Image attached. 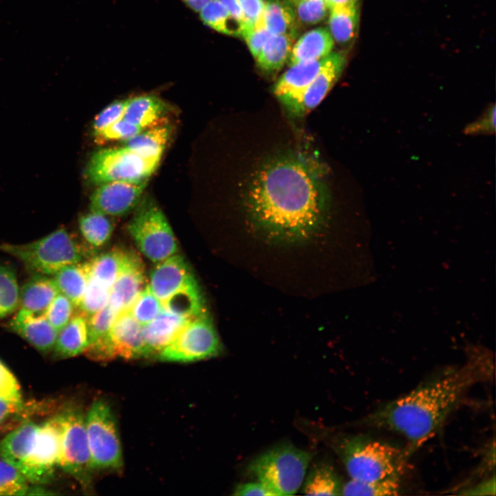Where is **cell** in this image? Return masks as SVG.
Masks as SVG:
<instances>
[{
    "mask_svg": "<svg viewBox=\"0 0 496 496\" xmlns=\"http://www.w3.org/2000/svg\"><path fill=\"white\" fill-rule=\"evenodd\" d=\"M0 393L21 394L20 386L17 379L1 360Z\"/></svg>",
    "mask_w": 496,
    "mask_h": 496,
    "instance_id": "48",
    "label": "cell"
},
{
    "mask_svg": "<svg viewBox=\"0 0 496 496\" xmlns=\"http://www.w3.org/2000/svg\"><path fill=\"white\" fill-rule=\"evenodd\" d=\"M271 35L264 25L262 15L256 22L242 25L241 36L255 59Z\"/></svg>",
    "mask_w": 496,
    "mask_h": 496,
    "instance_id": "43",
    "label": "cell"
},
{
    "mask_svg": "<svg viewBox=\"0 0 496 496\" xmlns=\"http://www.w3.org/2000/svg\"><path fill=\"white\" fill-rule=\"evenodd\" d=\"M75 309L76 307L72 301L59 292L43 314L50 324L59 332L70 320L76 312Z\"/></svg>",
    "mask_w": 496,
    "mask_h": 496,
    "instance_id": "41",
    "label": "cell"
},
{
    "mask_svg": "<svg viewBox=\"0 0 496 496\" xmlns=\"http://www.w3.org/2000/svg\"><path fill=\"white\" fill-rule=\"evenodd\" d=\"M162 305L165 310L189 318L204 312L203 302L196 282L172 295Z\"/></svg>",
    "mask_w": 496,
    "mask_h": 496,
    "instance_id": "33",
    "label": "cell"
},
{
    "mask_svg": "<svg viewBox=\"0 0 496 496\" xmlns=\"http://www.w3.org/2000/svg\"><path fill=\"white\" fill-rule=\"evenodd\" d=\"M302 493L307 495H341L343 484L328 463L313 466L304 479Z\"/></svg>",
    "mask_w": 496,
    "mask_h": 496,
    "instance_id": "28",
    "label": "cell"
},
{
    "mask_svg": "<svg viewBox=\"0 0 496 496\" xmlns=\"http://www.w3.org/2000/svg\"><path fill=\"white\" fill-rule=\"evenodd\" d=\"M192 319L173 313L163 308L155 319L143 326L146 358L158 355Z\"/></svg>",
    "mask_w": 496,
    "mask_h": 496,
    "instance_id": "19",
    "label": "cell"
},
{
    "mask_svg": "<svg viewBox=\"0 0 496 496\" xmlns=\"http://www.w3.org/2000/svg\"><path fill=\"white\" fill-rule=\"evenodd\" d=\"M127 225L140 251L154 262H160L178 250L172 229L163 211L153 201L141 200Z\"/></svg>",
    "mask_w": 496,
    "mask_h": 496,
    "instance_id": "7",
    "label": "cell"
},
{
    "mask_svg": "<svg viewBox=\"0 0 496 496\" xmlns=\"http://www.w3.org/2000/svg\"><path fill=\"white\" fill-rule=\"evenodd\" d=\"M29 484L15 468L0 459V495H32Z\"/></svg>",
    "mask_w": 496,
    "mask_h": 496,
    "instance_id": "38",
    "label": "cell"
},
{
    "mask_svg": "<svg viewBox=\"0 0 496 496\" xmlns=\"http://www.w3.org/2000/svg\"><path fill=\"white\" fill-rule=\"evenodd\" d=\"M296 37L271 34L256 58L259 68L268 73L279 70L289 60Z\"/></svg>",
    "mask_w": 496,
    "mask_h": 496,
    "instance_id": "29",
    "label": "cell"
},
{
    "mask_svg": "<svg viewBox=\"0 0 496 496\" xmlns=\"http://www.w3.org/2000/svg\"><path fill=\"white\" fill-rule=\"evenodd\" d=\"M91 467L96 471H120L123 454L114 415L107 402L94 401L85 415Z\"/></svg>",
    "mask_w": 496,
    "mask_h": 496,
    "instance_id": "8",
    "label": "cell"
},
{
    "mask_svg": "<svg viewBox=\"0 0 496 496\" xmlns=\"http://www.w3.org/2000/svg\"><path fill=\"white\" fill-rule=\"evenodd\" d=\"M8 327L39 351L46 353L52 351L58 332L44 314L19 309Z\"/></svg>",
    "mask_w": 496,
    "mask_h": 496,
    "instance_id": "18",
    "label": "cell"
},
{
    "mask_svg": "<svg viewBox=\"0 0 496 496\" xmlns=\"http://www.w3.org/2000/svg\"><path fill=\"white\" fill-rule=\"evenodd\" d=\"M345 64L346 57L342 52H331L327 56L319 72L288 113L292 116L301 117L316 108L337 82Z\"/></svg>",
    "mask_w": 496,
    "mask_h": 496,
    "instance_id": "13",
    "label": "cell"
},
{
    "mask_svg": "<svg viewBox=\"0 0 496 496\" xmlns=\"http://www.w3.org/2000/svg\"><path fill=\"white\" fill-rule=\"evenodd\" d=\"M79 225L85 240L94 247L104 245L113 232V225L108 216L99 211H91L81 216Z\"/></svg>",
    "mask_w": 496,
    "mask_h": 496,
    "instance_id": "34",
    "label": "cell"
},
{
    "mask_svg": "<svg viewBox=\"0 0 496 496\" xmlns=\"http://www.w3.org/2000/svg\"><path fill=\"white\" fill-rule=\"evenodd\" d=\"M59 292L52 276L32 274L19 289V309L43 314Z\"/></svg>",
    "mask_w": 496,
    "mask_h": 496,
    "instance_id": "21",
    "label": "cell"
},
{
    "mask_svg": "<svg viewBox=\"0 0 496 496\" xmlns=\"http://www.w3.org/2000/svg\"><path fill=\"white\" fill-rule=\"evenodd\" d=\"M143 130L142 128L121 118L110 125L95 136L99 143L122 141L131 138Z\"/></svg>",
    "mask_w": 496,
    "mask_h": 496,
    "instance_id": "45",
    "label": "cell"
},
{
    "mask_svg": "<svg viewBox=\"0 0 496 496\" xmlns=\"http://www.w3.org/2000/svg\"><path fill=\"white\" fill-rule=\"evenodd\" d=\"M192 10L199 12L200 10L211 0H181Z\"/></svg>",
    "mask_w": 496,
    "mask_h": 496,
    "instance_id": "53",
    "label": "cell"
},
{
    "mask_svg": "<svg viewBox=\"0 0 496 496\" xmlns=\"http://www.w3.org/2000/svg\"><path fill=\"white\" fill-rule=\"evenodd\" d=\"M323 1H324V3L327 4V7H328L329 0H323Z\"/></svg>",
    "mask_w": 496,
    "mask_h": 496,
    "instance_id": "56",
    "label": "cell"
},
{
    "mask_svg": "<svg viewBox=\"0 0 496 496\" xmlns=\"http://www.w3.org/2000/svg\"><path fill=\"white\" fill-rule=\"evenodd\" d=\"M324 172L302 154L277 157L251 180L246 208L254 225L266 236L293 242L308 238L323 225L328 209Z\"/></svg>",
    "mask_w": 496,
    "mask_h": 496,
    "instance_id": "1",
    "label": "cell"
},
{
    "mask_svg": "<svg viewBox=\"0 0 496 496\" xmlns=\"http://www.w3.org/2000/svg\"><path fill=\"white\" fill-rule=\"evenodd\" d=\"M88 345L87 317L78 311L58 332L52 351L56 358H69L84 353Z\"/></svg>",
    "mask_w": 496,
    "mask_h": 496,
    "instance_id": "20",
    "label": "cell"
},
{
    "mask_svg": "<svg viewBox=\"0 0 496 496\" xmlns=\"http://www.w3.org/2000/svg\"><path fill=\"white\" fill-rule=\"evenodd\" d=\"M329 19V32L333 40L340 45L353 41L359 20L358 3L331 8Z\"/></svg>",
    "mask_w": 496,
    "mask_h": 496,
    "instance_id": "30",
    "label": "cell"
},
{
    "mask_svg": "<svg viewBox=\"0 0 496 496\" xmlns=\"http://www.w3.org/2000/svg\"><path fill=\"white\" fill-rule=\"evenodd\" d=\"M220 349L213 323L203 312L189 320L157 357L165 362H191L216 356Z\"/></svg>",
    "mask_w": 496,
    "mask_h": 496,
    "instance_id": "10",
    "label": "cell"
},
{
    "mask_svg": "<svg viewBox=\"0 0 496 496\" xmlns=\"http://www.w3.org/2000/svg\"><path fill=\"white\" fill-rule=\"evenodd\" d=\"M459 494L464 495H495V477L493 475L489 479L481 482L474 486L462 490Z\"/></svg>",
    "mask_w": 496,
    "mask_h": 496,
    "instance_id": "51",
    "label": "cell"
},
{
    "mask_svg": "<svg viewBox=\"0 0 496 496\" xmlns=\"http://www.w3.org/2000/svg\"><path fill=\"white\" fill-rule=\"evenodd\" d=\"M326 58L292 65L278 80L273 92L287 112L319 72Z\"/></svg>",
    "mask_w": 496,
    "mask_h": 496,
    "instance_id": "17",
    "label": "cell"
},
{
    "mask_svg": "<svg viewBox=\"0 0 496 496\" xmlns=\"http://www.w3.org/2000/svg\"><path fill=\"white\" fill-rule=\"evenodd\" d=\"M228 10V11L237 19L242 25L245 22V17L242 10L237 0H218Z\"/></svg>",
    "mask_w": 496,
    "mask_h": 496,
    "instance_id": "52",
    "label": "cell"
},
{
    "mask_svg": "<svg viewBox=\"0 0 496 496\" xmlns=\"http://www.w3.org/2000/svg\"><path fill=\"white\" fill-rule=\"evenodd\" d=\"M291 5H294L302 0H287Z\"/></svg>",
    "mask_w": 496,
    "mask_h": 496,
    "instance_id": "55",
    "label": "cell"
},
{
    "mask_svg": "<svg viewBox=\"0 0 496 496\" xmlns=\"http://www.w3.org/2000/svg\"><path fill=\"white\" fill-rule=\"evenodd\" d=\"M61 424L59 415L39 424L28 457L19 472L30 484L50 483L59 467Z\"/></svg>",
    "mask_w": 496,
    "mask_h": 496,
    "instance_id": "11",
    "label": "cell"
},
{
    "mask_svg": "<svg viewBox=\"0 0 496 496\" xmlns=\"http://www.w3.org/2000/svg\"><path fill=\"white\" fill-rule=\"evenodd\" d=\"M120 313L107 304L87 318L89 344L107 336Z\"/></svg>",
    "mask_w": 496,
    "mask_h": 496,
    "instance_id": "40",
    "label": "cell"
},
{
    "mask_svg": "<svg viewBox=\"0 0 496 496\" xmlns=\"http://www.w3.org/2000/svg\"><path fill=\"white\" fill-rule=\"evenodd\" d=\"M92 269L91 259L68 265L52 278L60 293L79 307L83 299Z\"/></svg>",
    "mask_w": 496,
    "mask_h": 496,
    "instance_id": "24",
    "label": "cell"
},
{
    "mask_svg": "<svg viewBox=\"0 0 496 496\" xmlns=\"http://www.w3.org/2000/svg\"><path fill=\"white\" fill-rule=\"evenodd\" d=\"M171 134L170 125L158 123L123 142L124 146L146 158L161 160Z\"/></svg>",
    "mask_w": 496,
    "mask_h": 496,
    "instance_id": "25",
    "label": "cell"
},
{
    "mask_svg": "<svg viewBox=\"0 0 496 496\" xmlns=\"http://www.w3.org/2000/svg\"><path fill=\"white\" fill-rule=\"evenodd\" d=\"M332 447L351 478L364 482L400 477L412 453L364 434H339Z\"/></svg>",
    "mask_w": 496,
    "mask_h": 496,
    "instance_id": "3",
    "label": "cell"
},
{
    "mask_svg": "<svg viewBox=\"0 0 496 496\" xmlns=\"http://www.w3.org/2000/svg\"><path fill=\"white\" fill-rule=\"evenodd\" d=\"M196 282L185 260L174 254L154 267L148 286L163 304L172 295Z\"/></svg>",
    "mask_w": 496,
    "mask_h": 496,
    "instance_id": "14",
    "label": "cell"
},
{
    "mask_svg": "<svg viewBox=\"0 0 496 496\" xmlns=\"http://www.w3.org/2000/svg\"><path fill=\"white\" fill-rule=\"evenodd\" d=\"M233 495L238 496H273V494L258 481L243 483L236 486Z\"/></svg>",
    "mask_w": 496,
    "mask_h": 496,
    "instance_id": "50",
    "label": "cell"
},
{
    "mask_svg": "<svg viewBox=\"0 0 496 496\" xmlns=\"http://www.w3.org/2000/svg\"><path fill=\"white\" fill-rule=\"evenodd\" d=\"M61 424L59 468L72 477L84 490L92 486L90 455L85 415L76 406H68L58 413Z\"/></svg>",
    "mask_w": 496,
    "mask_h": 496,
    "instance_id": "6",
    "label": "cell"
},
{
    "mask_svg": "<svg viewBox=\"0 0 496 496\" xmlns=\"http://www.w3.org/2000/svg\"><path fill=\"white\" fill-rule=\"evenodd\" d=\"M129 99L112 102L102 110L94 118L92 131L96 136L104 129L123 118Z\"/></svg>",
    "mask_w": 496,
    "mask_h": 496,
    "instance_id": "44",
    "label": "cell"
},
{
    "mask_svg": "<svg viewBox=\"0 0 496 496\" xmlns=\"http://www.w3.org/2000/svg\"><path fill=\"white\" fill-rule=\"evenodd\" d=\"M400 477H389L369 482L351 479L342 485V495H397L400 493Z\"/></svg>",
    "mask_w": 496,
    "mask_h": 496,
    "instance_id": "35",
    "label": "cell"
},
{
    "mask_svg": "<svg viewBox=\"0 0 496 496\" xmlns=\"http://www.w3.org/2000/svg\"><path fill=\"white\" fill-rule=\"evenodd\" d=\"M495 105H489L478 119L464 128V133L468 135L493 134L495 132Z\"/></svg>",
    "mask_w": 496,
    "mask_h": 496,
    "instance_id": "46",
    "label": "cell"
},
{
    "mask_svg": "<svg viewBox=\"0 0 496 496\" xmlns=\"http://www.w3.org/2000/svg\"><path fill=\"white\" fill-rule=\"evenodd\" d=\"M147 180L112 181L98 185L90 198L91 211L120 216L135 209L141 202Z\"/></svg>",
    "mask_w": 496,
    "mask_h": 496,
    "instance_id": "12",
    "label": "cell"
},
{
    "mask_svg": "<svg viewBox=\"0 0 496 496\" xmlns=\"http://www.w3.org/2000/svg\"><path fill=\"white\" fill-rule=\"evenodd\" d=\"M19 304V288L14 271L0 264V320L14 313Z\"/></svg>",
    "mask_w": 496,
    "mask_h": 496,
    "instance_id": "36",
    "label": "cell"
},
{
    "mask_svg": "<svg viewBox=\"0 0 496 496\" xmlns=\"http://www.w3.org/2000/svg\"><path fill=\"white\" fill-rule=\"evenodd\" d=\"M0 249L19 260L32 274L53 276L63 267L89 257L83 248L65 229L25 244L3 243Z\"/></svg>",
    "mask_w": 496,
    "mask_h": 496,
    "instance_id": "4",
    "label": "cell"
},
{
    "mask_svg": "<svg viewBox=\"0 0 496 496\" xmlns=\"http://www.w3.org/2000/svg\"><path fill=\"white\" fill-rule=\"evenodd\" d=\"M23 408L21 394L0 393V427Z\"/></svg>",
    "mask_w": 496,
    "mask_h": 496,
    "instance_id": "47",
    "label": "cell"
},
{
    "mask_svg": "<svg viewBox=\"0 0 496 496\" xmlns=\"http://www.w3.org/2000/svg\"><path fill=\"white\" fill-rule=\"evenodd\" d=\"M166 107L165 102L154 95L136 96L129 99L123 118L144 130L158 124Z\"/></svg>",
    "mask_w": 496,
    "mask_h": 496,
    "instance_id": "26",
    "label": "cell"
},
{
    "mask_svg": "<svg viewBox=\"0 0 496 496\" xmlns=\"http://www.w3.org/2000/svg\"><path fill=\"white\" fill-rule=\"evenodd\" d=\"M109 293V289L90 276L78 311L88 318L107 305Z\"/></svg>",
    "mask_w": 496,
    "mask_h": 496,
    "instance_id": "39",
    "label": "cell"
},
{
    "mask_svg": "<svg viewBox=\"0 0 496 496\" xmlns=\"http://www.w3.org/2000/svg\"><path fill=\"white\" fill-rule=\"evenodd\" d=\"M126 254L116 248L91 258L90 276L110 289L122 269Z\"/></svg>",
    "mask_w": 496,
    "mask_h": 496,
    "instance_id": "32",
    "label": "cell"
},
{
    "mask_svg": "<svg viewBox=\"0 0 496 496\" xmlns=\"http://www.w3.org/2000/svg\"><path fill=\"white\" fill-rule=\"evenodd\" d=\"M333 45L334 40L327 28L311 30L293 45L288 60L289 65L324 58L331 52Z\"/></svg>",
    "mask_w": 496,
    "mask_h": 496,
    "instance_id": "23",
    "label": "cell"
},
{
    "mask_svg": "<svg viewBox=\"0 0 496 496\" xmlns=\"http://www.w3.org/2000/svg\"><path fill=\"white\" fill-rule=\"evenodd\" d=\"M242 10L245 22L253 23L262 15L265 2L262 0H237Z\"/></svg>",
    "mask_w": 496,
    "mask_h": 496,
    "instance_id": "49",
    "label": "cell"
},
{
    "mask_svg": "<svg viewBox=\"0 0 496 496\" xmlns=\"http://www.w3.org/2000/svg\"><path fill=\"white\" fill-rule=\"evenodd\" d=\"M264 25L271 34L296 37L298 21L293 6L285 0H267L262 13Z\"/></svg>",
    "mask_w": 496,
    "mask_h": 496,
    "instance_id": "27",
    "label": "cell"
},
{
    "mask_svg": "<svg viewBox=\"0 0 496 496\" xmlns=\"http://www.w3.org/2000/svg\"><path fill=\"white\" fill-rule=\"evenodd\" d=\"M358 0H329L328 8L330 10L333 7L356 4Z\"/></svg>",
    "mask_w": 496,
    "mask_h": 496,
    "instance_id": "54",
    "label": "cell"
},
{
    "mask_svg": "<svg viewBox=\"0 0 496 496\" xmlns=\"http://www.w3.org/2000/svg\"><path fill=\"white\" fill-rule=\"evenodd\" d=\"M38 426L27 421L6 435L0 442V459L19 471L30 453Z\"/></svg>",
    "mask_w": 496,
    "mask_h": 496,
    "instance_id": "22",
    "label": "cell"
},
{
    "mask_svg": "<svg viewBox=\"0 0 496 496\" xmlns=\"http://www.w3.org/2000/svg\"><path fill=\"white\" fill-rule=\"evenodd\" d=\"M159 162L144 158L124 145L104 148L90 156L85 174L96 185L112 181H139L147 180Z\"/></svg>",
    "mask_w": 496,
    "mask_h": 496,
    "instance_id": "9",
    "label": "cell"
},
{
    "mask_svg": "<svg viewBox=\"0 0 496 496\" xmlns=\"http://www.w3.org/2000/svg\"><path fill=\"white\" fill-rule=\"evenodd\" d=\"M202 21L214 30L230 36L240 37L242 23L218 0H211L199 12Z\"/></svg>",
    "mask_w": 496,
    "mask_h": 496,
    "instance_id": "31",
    "label": "cell"
},
{
    "mask_svg": "<svg viewBox=\"0 0 496 496\" xmlns=\"http://www.w3.org/2000/svg\"><path fill=\"white\" fill-rule=\"evenodd\" d=\"M490 365L485 354L474 353L464 364L440 371L375 409L361 424L402 435L413 453L440 428L472 386L490 379Z\"/></svg>",
    "mask_w": 496,
    "mask_h": 496,
    "instance_id": "2",
    "label": "cell"
},
{
    "mask_svg": "<svg viewBox=\"0 0 496 496\" xmlns=\"http://www.w3.org/2000/svg\"><path fill=\"white\" fill-rule=\"evenodd\" d=\"M162 309L161 302L147 285L127 311L143 326L155 319Z\"/></svg>",
    "mask_w": 496,
    "mask_h": 496,
    "instance_id": "37",
    "label": "cell"
},
{
    "mask_svg": "<svg viewBox=\"0 0 496 496\" xmlns=\"http://www.w3.org/2000/svg\"><path fill=\"white\" fill-rule=\"evenodd\" d=\"M108 338L114 359L146 358L143 325L129 311L120 313L108 333Z\"/></svg>",
    "mask_w": 496,
    "mask_h": 496,
    "instance_id": "16",
    "label": "cell"
},
{
    "mask_svg": "<svg viewBox=\"0 0 496 496\" xmlns=\"http://www.w3.org/2000/svg\"><path fill=\"white\" fill-rule=\"evenodd\" d=\"M143 263L134 252L127 251L122 269L110 289L108 304L119 313L129 310L145 288Z\"/></svg>",
    "mask_w": 496,
    "mask_h": 496,
    "instance_id": "15",
    "label": "cell"
},
{
    "mask_svg": "<svg viewBox=\"0 0 496 496\" xmlns=\"http://www.w3.org/2000/svg\"><path fill=\"white\" fill-rule=\"evenodd\" d=\"M292 6L297 21L306 25H313L322 21L329 10L323 0H302Z\"/></svg>",
    "mask_w": 496,
    "mask_h": 496,
    "instance_id": "42",
    "label": "cell"
},
{
    "mask_svg": "<svg viewBox=\"0 0 496 496\" xmlns=\"http://www.w3.org/2000/svg\"><path fill=\"white\" fill-rule=\"evenodd\" d=\"M311 457L309 452L283 444L254 459L248 468L273 496L291 495L302 484Z\"/></svg>",
    "mask_w": 496,
    "mask_h": 496,
    "instance_id": "5",
    "label": "cell"
}]
</instances>
